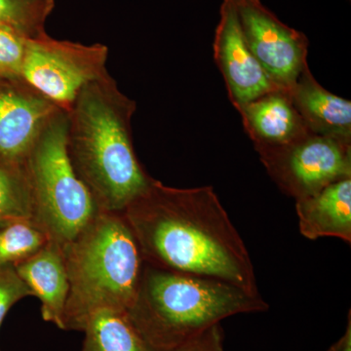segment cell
Here are the masks:
<instances>
[{
  "instance_id": "obj_5",
  "label": "cell",
  "mask_w": 351,
  "mask_h": 351,
  "mask_svg": "<svg viewBox=\"0 0 351 351\" xmlns=\"http://www.w3.org/2000/svg\"><path fill=\"white\" fill-rule=\"evenodd\" d=\"M68 122V112L58 110L25 159L34 223L61 247L73 241L100 212L69 159Z\"/></svg>"
},
{
  "instance_id": "obj_16",
  "label": "cell",
  "mask_w": 351,
  "mask_h": 351,
  "mask_svg": "<svg viewBox=\"0 0 351 351\" xmlns=\"http://www.w3.org/2000/svg\"><path fill=\"white\" fill-rule=\"evenodd\" d=\"M31 182L25 161L0 154V225L16 219H32Z\"/></svg>"
},
{
  "instance_id": "obj_22",
  "label": "cell",
  "mask_w": 351,
  "mask_h": 351,
  "mask_svg": "<svg viewBox=\"0 0 351 351\" xmlns=\"http://www.w3.org/2000/svg\"><path fill=\"white\" fill-rule=\"evenodd\" d=\"M337 351H351V313H348V326L343 336L336 343Z\"/></svg>"
},
{
  "instance_id": "obj_18",
  "label": "cell",
  "mask_w": 351,
  "mask_h": 351,
  "mask_svg": "<svg viewBox=\"0 0 351 351\" xmlns=\"http://www.w3.org/2000/svg\"><path fill=\"white\" fill-rule=\"evenodd\" d=\"M55 0H0V27H14L29 36L45 32Z\"/></svg>"
},
{
  "instance_id": "obj_21",
  "label": "cell",
  "mask_w": 351,
  "mask_h": 351,
  "mask_svg": "<svg viewBox=\"0 0 351 351\" xmlns=\"http://www.w3.org/2000/svg\"><path fill=\"white\" fill-rule=\"evenodd\" d=\"M223 339V330L219 323L167 351H225Z\"/></svg>"
},
{
  "instance_id": "obj_17",
  "label": "cell",
  "mask_w": 351,
  "mask_h": 351,
  "mask_svg": "<svg viewBox=\"0 0 351 351\" xmlns=\"http://www.w3.org/2000/svg\"><path fill=\"white\" fill-rule=\"evenodd\" d=\"M49 241L32 219H16L0 225V267L17 265L38 253Z\"/></svg>"
},
{
  "instance_id": "obj_1",
  "label": "cell",
  "mask_w": 351,
  "mask_h": 351,
  "mask_svg": "<svg viewBox=\"0 0 351 351\" xmlns=\"http://www.w3.org/2000/svg\"><path fill=\"white\" fill-rule=\"evenodd\" d=\"M122 214L147 265L260 294L246 245L212 186L172 188L154 179Z\"/></svg>"
},
{
  "instance_id": "obj_20",
  "label": "cell",
  "mask_w": 351,
  "mask_h": 351,
  "mask_svg": "<svg viewBox=\"0 0 351 351\" xmlns=\"http://www.w3.org/2000/svg\"><path fill=\"white\" fill-rule=\"evenodd\" d=\"M32 295L34 293L21 278L13 265L0 267V327L11 307Z\"/></svg>"
},
{
  "instance_id": "obj_15",
  "label": "cell",
  "mask_w": 351,
  "mask_h": 351,
  "mask_svg": "<svg viewBox=\"0 0 351 351\" xmlns=\"http://www.w3.org/2000/svg\"><path fill=\"white\" fill-rule=\"evenodd\" d=\"M83 332L82 351H151L123 311H98Z\"/></svg>"
},
{
  "instance_id": "obj_2",
  "label": "cell",
  "mask_w": 351,
  "mask_h": 351,
  "mask_svg": "<svg viewBox=\"0 0 351 351\" xmlns=\"http://www.w3.org/2000/svg\"><path fill=\"white\" fill-rule=\"evenodd\" d=\"M136 110L106 73L83 88L68 112L69 157L100 211L123 213L154 180L134 147Z\"/></svg>"
},
{
  "instance_id": "obj_3",
  "label": "cell",
  "mask_w": 351,
  "mask_h": 351,
  "mask_svg": "<svg viewBox=\"0 0 351 351\" xmlns=\"http://www.w3.org/2000/svg\"><path fill=\"white\" fill-rule=\"evenodd\" d=\"M267 309L262 295L234 284L145 263L126 313L151 351H167L230 316Z\"/></svg>"
},
{
  "instance_id": "obj_8",
  "label": "cell",
  "mask_w": 351,
  "mask_h": 351,
  "mask_svg": "<svg viewBox=\"0 0 351 351\" xmlns=\"http://www.w3.org/2000/svg\"><path fill=\"white\" fill-rule=\"evenodd\" d=\"M245 40L270 80L290 90L306 66L308 39L284 24L261 0H233Z\"/></svg>"
},
{
  "instance_id": "obj_10",
  "label": "cell",
  "mask_w": 351,
  "mask_h": 351,
  "mask_svg": "<svg viewBox=\"0 0 351 351\" xmlns=\"http://www.w3.org/2000/svg\"><path fill=\"white\" fill-rule=\"evenodd\" d=\"M59 110L22 78L0 77V154L25 161L41 131Z\"/></svg>"
},
{
  "instance_id": "obj_9",
  "label": "cell",
  "mask_w": 351,
  "mask_h": 351,
  "mask_svg": "<svg viewBox=\"0 0 351 351\" xmlns=\"http://www.w3.org/2000/svg\"><path fill=\"white\" fill-rule=\"evenodd\" d=\"M213 50L215 62L235 108L281 89L270 80L249 49L233 0L221 2Z\"/></svg>"
},
{
  "instance_id": "obj_11",
  "label": "cell",
  "mask_w": 351,
  "mask_h": 351,
  "mask_svg": "<svg viewBox=\"0 0 351 351\" xmlns=\"http://www.w3.org/2000/svg\"><path fill=\"white\" fill-rule=\"evenodd\" d=\"M237 110L256 151L288 145L311 133L295 110L289 90L263 95Z\"/></svg>"
},
{
  "instance_id": "obj_6",
  "label": "cell",
  "mask_w": 351,
  "mask_h": 351,
  "mask_svg": "<svg viewBox=\"0 0 351 351\" xmlns=\"http://www.w3.org/2000/svg\"><path fill=\"white\" fill-rule=\"evenodd\" d=\"M108 55L104 44L59 40L41 32L27 38L21 77L68 112L83 88L108 73Z\"/></svg>"
},
{
  "instance_id": "obj_23",
  "label": "cell",
  "mask_w": 351,
  "mask_h": 351,
  "mask_svg": "<svg viewBox=\"0 0 351 351\" xmlns=\"http://www.w3.org/2000/svg\"><path fill=\"white\" fill-rule=\"evenodd\" d=\"M327 351H337V345L336 343H334L332 346H330L329 350Z\"/></svg>"
},
{
  "instance_id": "obj_19",
  "label": "cell",
  "mask_w": 351,
  "mask_h": 351,
  "mask_svg": "<svg viewBox=\"0 0 351 351\" xmlns=\"http://www.w3.org/2000/svg\"><path fill=\"white\" fill-rule=\"evenodd\" d=\"M24 32L11 27H0V77L22 78L27 38Z\"/></svg>"
},
{
  "instance_id": "obj_14",
  "label": "cell",
  "mask_w": 351,
  "mask_h": 351,
  "mask_svg": "<svg viewBox=\"0 0 351 351\" xmlns=\"http://www.w3.org/2000/svg\"><path fill=\"white\" fill-rule=\"evenodd\" d=\"M295 211L302 237L309 240L336 237L350 244L351 178L295 200Z\"/></svg>"
},
{
  "instance_id": "obj_7",
  "label": "cell",
  "mask_w": 351,
  "mask_h": 351,
  "mask_svg": "<svg viewBox=\"0 0 351 351\" xmlns=\"http://www.w3.org/2000/svg\"><path fill=\"white\" fill-rule=\"evenodd\" d=\"M257 152L272 181L295 200L351 178V144L311 132L290 144Z\"/></svg>"
},
{
  "instance_id": "obj_4",
  "label": "cell",
  "mask_w": 351,
  "mask_h": 351,
  "mask_svg": "<svg viewBox=\"0 0 351 351\" xmlns=\"http://www.w3.org/2000/svg\"><path fill=\"white\" fill-rule=\"evenodd\" d=\"M62 248L69 282L63 330L83 332L98 311H128L145 261L123 214L99 212Z\"/></svg>"
},
{
  "instance_id": "obj_13",
  "label": "cell",
  "mask_w": 351,
  "mask_h": 351,
  "mask_svg": "<svg viewBox=\"0 0 351 351\" xmlns=\"http://www.w3.org/2000/svg\"><path fill=\"white\" fill-rule=\"evenodd\" d=\"M14 267L34 297L41 302L43 319L63 330L69 291L63 248L48 241L38 253Z\"/></svg>"
},
{
  "instance_id": "obj_12",
  "label": "cell",
  "mask_w": 351,
  "mask_h": 351,
  "mask_svg": "<svg viewBox=\"0 0 351 351\" xmlns=\"http://www.w3.org/2000/svg\"><path fill=\"white\" fill-rule=\"evenodd\" d=\"M295 110L311 133L351 144V101L325 89L311 73L302 71L289 90Z\"/></svg>"
}]
</instances>
